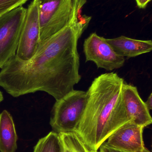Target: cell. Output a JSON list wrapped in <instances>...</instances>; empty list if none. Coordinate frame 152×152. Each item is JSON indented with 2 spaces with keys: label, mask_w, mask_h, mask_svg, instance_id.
Segmentation results:
<instances>
[{
  "label": "cell",
  "mask_w": 152,
  "mask_h": 152,
  "mask_svg": "<svg viewBox=\"0 0 152 152\" xmlns=\"http://www.w3.org/2000/svg\"><path fill=\"white\" fill-rule=\"evenodd\" d=\"M40 43L54 35L68 24L73 0H37Z\"/></svg>",
  "instance_id": "4"
},
{
  "label": "cell",
  "mask_w": 152,
  "mask_h": 152,
  "mask_svg": "<svg viewBox=\"0 0 152 152\" xmlns=\"http://www.w3.org/2000/svg\"><path fill=\"white\" fill-rule=\"evenodd\" d=\"M151 0H135L137 7L140 9H145L146 8Z\"/></svg>",
  "instance_id": "16"
},
{
  "label": "cell",
  "mask_w": 152,
  "mask_h": 152,
  "mask_svg": "<svg viewBox=\"0 0 152 152\" xmlns=\"http://www.w3.org/2000/svg\"><path fill=\"white\" fill-rule=\"evenodd\" d=\"M91 152H100V151H92Z\"/></svg>",
  "instance_id": "20"
},
{
  "label": "cell",
  "mask_w": 152,
  "mask_h": 152,
  "mask_svg": "<svg viewBox=\"0 0 152 152\" xmlns=\"http://www.w3.org/2000/svg\"><path fill=\"white\" fill-rule=\"evenodd\" d=\"M125 81L114 72L94 79L84 113L75 132L91 151H97L109 137L130 121L122 96Z\"/></svg>",
  "instance_id": "2"
},
{
  "label": "cell",
  "mask_w": 152,
  "mask_h": 152,
  "mask_svg": "<svg viewBox=\"0 0 152 152\" xmlns=\"http://www.w3.org/2000/svg\"><path fill=\"white\" fill-rule=\"evenodd\" d=\"M122 96L125 108L130 121L144 128L152 123L150 111L139 95L137 88L125 82Z\"/></svg>",
  "instance_id": "9"
},
{
  "label": "cell",
  "mask_w": 152,
  "mask_h": 152,
  "mask_svg": "<svg viewBox=\"0 0 152 152\" xmlns=\"http://www.w3.org/2000/svg\"><path fill=\"white\" fill-rule=\"evenodd\" d=\"M144 152H150V151H149V150H148V149H145V151Z\"/></svg>",
  "instance_id": "19"
},
{
  "label": "cell",
  "mask_w": 152,
  "mask_h": 152,
  "mask_svg": "<svg viewBox=\"0 0 152 152\" xmlns=\"http://www.w3.org/2000/svg\"><path fill=\"white\" fill-rule=\"evenodd\" d=\"M29 0H0V17L22 6Z\"/></svg>",
  "instance_id": "14"
},
{
  "label": "cell",
  "mask_w": 152,
  "mask_h": 152,
  "mask_svg": "<svg viewBox=\"0 0 152 152\" xmlns=\"http://www.w3.org/2000/svg\"><path fill=\"white\" fill-rule=\"evenodd\" d=\"M27 9L20 6L0 17V69L16 55Z\"/></svg>",
  "instance_id": "5"
},
{
  "label": "cell",
  "mask_w": 152,
  "mask_h": 152,
  "mask_svg": "<svg viewBox=\"0 0 152 152\" xmlns=\"http://www.w3.org/2000/svg\"><path fill=\"white\" fill-rule=\"evenodd\" d=\"M33 152H62L59 134L52 131L39 139L34 147Z\"/></svg>",
  "instance_id": "13"
},
{
  "label": "cell",
  "mask_w": 152,
  "mask_h": 152,
  "mask_svg": "<svg viewBox=\"0 0 152 152\" xmlns=\"http://www.w3.org/2000/svg\"><path fill=\"white\" fill-rule=\"evenodd\" d=\"M18 140L12 116L4 110L0 113V152H16Z\"/></svg>",
  "instance_id": "11"
},
{
  "label": "cell",
  "mask_w": 152,
  "mask_h": 152,
  "mask_svg": "<svg viewBox=\"0 0 152 152\" xmlns=\"http://www.w3.org/2000/svg\"><path fill=\"white\" fill-rule=\"evenodd\" d=\"M87 92L73 90L55 102L52 109L50 124L58 134L75 132L84 110Z\"/></svg>",
  "instance_id": "3"
},
{
  "label": "cell",
  "mask_w": 152,
  "mask_h": 152,
  "mask_svg": "<svg viewBox=\"0 0 152 152\" xmlns=\"http://www.w3.org/2000/svg\"><path fill=\"white\" fill-rule=\"evenodd\" d=\"M144 128L129 121L119 128L104 143L110 148L126 152H144Z\"/></svg>",
  "instance_id": "8"
},
{
  "label": "cell",
  "mask_w": 152,
  "mask_h": 152,
  "mask_svg": "<svg viewBox=\"0 0 152 152\" xmlns=\"http://www.w3.org/2000/svg\"><path fill=\"white\" fill-rule=\"evenodd\" d=\"M4 100V96L3 95L1 91L0 90V103L3 101Z\"/></svg>",
  "instance_id": "18"
},
{
  "label": "cell",
  "mask_w": 152,
  "mask_h": 152,
  "mask_svg": "<svg viewBox=\"0 0 152 152\" xmlns=\"http://www.w3.org/2000/svg\"><path fill=\"white\" fill-rule=\"evenodd\" d=\"M62 152H91L82 138L76 132L59 134Z\"/></svg>",
  "instance_id": "12"
},
{
  "label": "cell",
  "mask_w": 152,
  "mask_h": 152,
  "mask_svg": "<svg viewBox=\"0 0 152 152\" xmlns=\"http://www.w3.org/2000/svg\"><path fill=\"white\" fill-rule=\"evenodd\" d=\"M145 105L147 106V108L149 110H151L152 109V94L151 93L150 95L148 97L146 102H145Z\"/></svg>",
  "instance_id": "17"
},
{
  "label": "cell",
  "mask_w": 152,
  "mask_h": 152,
  "mask_svg": "<svg viewBox=\"0 0 152 152\" xmlns=\"http://www.w3.org/2000/svg\"><path fill=\"white\" fill-rule=\"evenodd\" d=\"M40 43L38 6L37 0H33L27 8L16 57L21 61H28L35 54Z\"/></svg>",
  "instance_id": "7"
},
{
  "label": "cell",
  "mask_w": 152,
  "mask_h": 152,
  "mask_svg": "<svg viewBox=\"0 0 152 152\" xmlns=\"http://www.w3.org/2000/svg\"><path fill=\"white\" fill-rule=\"evenodd\" d=\"M105 41L115 52L122 57L134 58L151 51V40H140L121 36Z\"/></svg>",
  "instance_id": "10"
},
{
  "label": "cell",
  "mask_w": 152,
  "mask_h": 152,
  "mask_svg": "<svg viewBox=\"0 0 152 152\" xmlns=\"http://www.w3.org/2000/svg\"><path fill=\"white\" fill-rule=\"evenodd\" d=\"M99 149L100 152H126L110 148L107 146L104 143L101 145Z\"/></svg>",
  "instance_id": "15"
},
{
  "label": "cell",
  "mask_w": 152,
  "mask_h": 152,
  "mask_svg": "<svg viewBox=\"0 0 152 152\" xmlns=\"http://www.w3.org/2000/svg\"><path fill=\"white\" fill-rule=\"evenodd\" d=\"M87 1L73 0L67 25L40 43L31 59L12 57L0 71V86L14 97L43 91L56 101L74 90L81 78L78 41L92 19L82 14Z\"/></svg>",
  "instance_id": "1"
},
{
  "label": "cell",
  "mask_w": 152,
  "mask_h": 152,
  "mask_svg": "<svg viewBox=\"0 0 152 152\" xmlns=\"http://www.w3.org/2000/svg\"><path fill=\"white\" fill-rule=\"evenodd\" d=\"M84 51L86 62H93L98 68L107 71L120 68L125 63V58L118 54L105 38L95 33H92L85 40Z\"/></svg>",
  "instance_id": "6"
}]
</instances>
